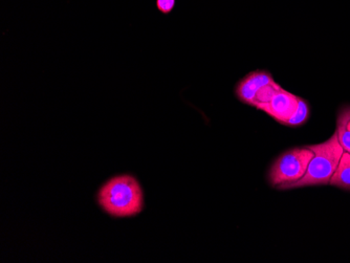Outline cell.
<instances>
[{
    "label": "cell",
    "instance_id": "1",
    "mask_svg": "<svg viewBox=\"0 0 350 263\" xmlns=\"http://www.w3.org/2000/svg\"><path fill=\"white\" fill-rule=\"evenodd\" d=\"M97 203L113 219H131L144 210V191L135 176L121 174L102 184L98 190Z\"/></svg>",
    "mask_w": 350,
    "mask_h": 263
},
{
    "label": "cell",
    "instance_id": "2",
    "mask_svg": "<svg viewBox=\"0 0 350 263\" xmlns=\"http://www.w3.org/2000/svg\"><path fill=\"white\" fill-rule=\"evenodd\" d=\"M308 147L314 152V156L308 165L306 176L292 184H281L277 189L292 190L329 184L330 178L337 170L344 153L337 131L332 135L329 140Z\"/></svg>",
    "mask_w": 350,
    "mask_h": 263
},
{
    "label": "cell",
    "instance_id": "3",
    "mask_svg": "<svg viewBox=\"0 0 350 263\" xmlns=\"http://www.w3.org/2000/svg\"><path fill=\"white\" fill-rule=\"evenodd\" d=\"M314 152L306 147L291 149L282 153L273 163L269 174L271 186L278 188L281 184H292L301 180L308 171Z\"/></svg>",
    "mask_w": 350,
    "mask_h": 263
},
{
    "label": "cell",
    "instance_id": "4",
    "mask_svg": "<svg viewBox=\"0 0 350 263\" xmlns=\"http://www.w3.org/2000/svg\"><path fill=\"white\" fill-rule=\"evenodd\" d=\"M298 100V96L280 87L275 92L269 101L258 104L255 108L284 125L285 122L288 121L296 111Z\"/></svg>",
    "mask_w": 350,
    "mask_h": 263
},
{
    "label": "cell",
    "instance_id": "5",
    "mask_svg": "<svg viewBox=\"0 0 350 263\" xmlns=\"http://www.w3.org/2000/svg\"><path fill=\"white\" fill-rule=\"evenodd\" d=\"M277 83L272 74L267 70H255L250 72L238 82L235 88L236 97L243 103L255 106L257 96L262 88Z\"/></svg>",
    "mask_w": 350,
    "mask_h": 263
},
{
    "label": "cell",
    "instance_id": "6",
    "mask_svg": "<svg viewBox=\"0 0 350 263\" xmlns=\"http://www.w3.org/2000/svg\"><path fill=\"white\" fill-rule=\"evenodd\" d=\"M330 186L350 190V153L344 151L337 170L330 178Z\"/></svg>",
    "mask_w": 350,
    "mask_h": 263
},
{
    "label": "cell",
    "instance_id": "7",
    "mask_svg": "<svg viewBox=\"0 0 350 263\" xmlns=\"http://www.w3.org/2000/svg\"><path fill=\"white\" fill-rule=\"evenodd\" d=\"M337 133L344 151L350 153V106L340 111L337 120Z\"/></svg>",
    "mask_w": 350,
    "mask_h": 263
},
{
    "label": "cell",
    "instance_id": "8",
    "mask_svg": "<svg viewBox=\"0 0 350 263\" xmlns=\"http://www.w3.org/2000/svg\"><path fill=\"white\" fill-rule=\"evenodd\" d=\"M310 105L306 100L299 97L298 107L294 115L285 122L284 126L288 127H299L302 126L304 124L306 123L308 117H310Z\"/></svg>",
    "mask_w": 350,
    "mask_h": 263
},
{
    "label": "cell",
    "instance_id": "9",
    "mask_svg": "<svg viewBox=\"0 0 350 263\" xmlns=\"http://www.w3.org/2000/svg\"><path fill=\"white\" fill-rule=\"evenodd\" d=\"M174 7L175 0H157V8L161 13H171Z\"/></svg>",
    "mask_w": 350,
    "mask_h": 263
}]
</instances>
